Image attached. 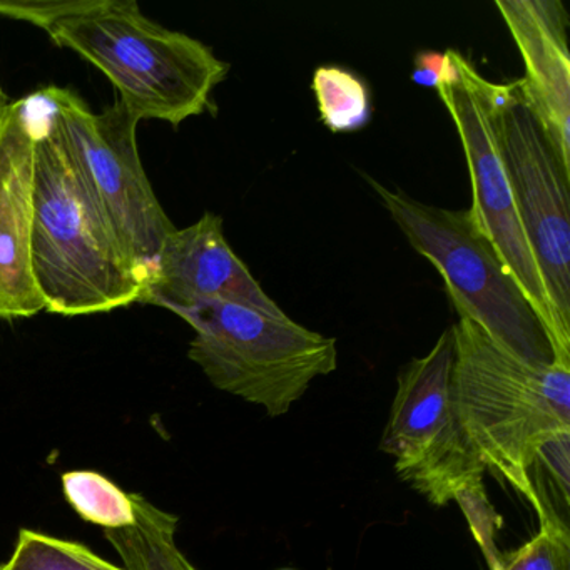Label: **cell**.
Instances as JSON below:
<instances>
[{
	"instance_id": "obj_8",
	"label": "cell",
	"mask_w": 570,
	"mask_h": 570,
	"mask_svg": "<svg viewBox=\"0 0 570 570\" xmlns=\"http://www.w3.org/2000/svg\"><path fill=\"white\" fill-rule=\"evenodd\" d=\"M450 51L455 71L436 88V95L445 105L465 153L472 183L470 218L495 249L542 322L552 343L556 365L570 368V342L557 326L539 266L517 216L509 176L500 156L493 128V82L487 81L460 52Z\"/></svg>"
},
{
	"instance_id": "obj_9",
	"label": "cell",
	"mask_w": 570,
	"mask_h": 570,
	"mask_svg": "<svg viewBox=\"0 0 570 570\" xmlns=\"http://www.w3.org/2000/svg\"><path fill=\"white\" fill-rule=\"evenodd\" d=\"M492 115L517 216L557 326L570 342V171L530 111L520 81L492 86Z\"/></svg>"
},
{
	"instance_id": "obj_1",
	"label": "cell",
	"mask_w": 570,
	"mask_h": 570,
	"mask_svg": "<svg viewBox=\"0 0 570 570\" xmlns=\"http://www.w3.org/2000/svg\"><path fill=\"white\" fill-rule=\"evenodd\" d=\"M42 101L29 249L46 309L89 315L139 303L145 282L106 219L51 105L45 96Z\"/></svg>"
},
{
	"instance_id": "obj_11",
	"label": "cell",
	"mask_w": 570,
	"mask_h": 570,
	"mask_svg": "<svg viewBox=\"0 0 570 570\" xmlns=\"http://www.w3.org/2000/svg\"><path fill=\"white\" fill-rule=\"evenodd\" d=\"M45 116L41 92L0 111V318L46 309L31 269L35 146Z\"/></svg>"
},
{
	"instance_id": "obj_4",
	"label": "cell",
	"mask_w": 570,
	"mask_h": 570,
	"mask_svg": "<svg viewBox=\"0 0 570 570\" xmlns=\"http://www.w3.org/2000/svg\"><path fill=\"white\" fill-rule=\"evenodd\" d=\"M368 183L410 245L435 266L459 315L517 358L556 365L547 330L469 212L423 205L375 179Z\"/></svg>"
},
{
	"instance_id": "obj_21",
	"label": "cell",
	"mask_w": 570,
	"mask_h": 570,
	"mask_svg": "<svg viewBox=\"0 0 570 570\" xmlns=\"http://www.w3.org/2000/svg\"><path fill=\"white\" fill-rule=\"evenodd\" d=\"M9 105L8 96L4 95V91L0 89V111L6 108V106Z\"/></svg>"
},
{
	"instance_id": "obj_13",
	"label": "cell",
	"mask_w": 570,
	"mask_h": 570,
	"mask_svg": "<svg viewBox=\"0 0 570 570\" xmlns=\"http://www.w3.org/2000/svg\"><path fill=\"white\" fill-rule=\"evenodd\" d=\"M135 522L105 530L106 539L121 556L126 570H198L176 546L178 519L148 499L132 493Z\"/></svg>"
},
{
	"instance_id": "obj_5",
	"label": "cell",
	"mask_w": 570,
	"mask_h": 570,
	"mask_svg": "<svg viewBox=\"0 0 570 570\" xmlns=\"http://www.w3.org/2000/svg\"><path fill=\"white\" fill-rule=\"evenodd\" d=\"M176 315L195 328L188 356L209 382L268 416L288 413L312 382L338 366L336 340L289 316L275 318L226 302L198 303Z\"/></svg>"
},
{
	"instance_id": "obj_19",
	"label": "cell",
	"mask_w": 570,
	"mask_h": 570,
	"mask_svg": "<svg viewBox=\"0 0 570 570\" xmlns=\"http://www.w3.org/2000/svg\"><path fill=\"white\" fill-rule=\"evenodd\" d=\"M537 463H542L547 473L556 480L563 502H569L570 433H562V435L549 440L540 449Z\"/></svg>"
},
{
	"instance_id": "obj_12",
	"label": "cell",
	"mask_w": 570,
	"mask_h": 570,
	"mask_svg": "<svg viewBox=\"0 0 570 570\" xmlns=\"http://www.w3.org/2000/svg\"><path fill=\"white\" fill-rule=\"evenodd\" d=\"M525 66L523 99L570 171L569 14L560 0H497Z\"/></svg>"
},
{
	"instance_id": "obj_2",
	"label": "cell",
	"mask_w": 570,
	"mask_h": 570,
	"mask_svg": "<svg viewBox=\"0 0 570 570\" xmlns=\"http://www.w3.org/2000/svg\"><path fill=\"white\" fill-rule=\"evenodd\" d=\"M453 332V402L463 429L487 470L537 510L532 470L540 449L570 433V368L517 358L465 315H459Z\"/></svg>"
},
{
	"instance_id": "obj_14",
	"label": "cell",
	"mask_w": 570,
	"mask_h": 570,
	"mask_svg": "<svg viewBox=\"0 0 570 570\" xmlns=\"http://www.w3.org/2000/svg\"><path fill=\"white\" fill-rule=\"evenodd\" d=\"M312 89L323 125L335 132H356L372 119V96L358 76L340 66H320L313 72Z\"/></svg>"
},
{
	"instance_id": "obj_18",
	"label": "cell",
	"mask_w": 570,
	"mask_h": 570,
	"mask_svg": "<svg viewBox=\"0 0 570 570\" xmlns=\"http://www.w3.org/2000/svg\"><path fill=\"white\" fill-rule=\"evenodd\" d=\"M455 502L462 509L470 530H472L473 539L479 543L483 557L490 569H493L499 559L500 552L495 546L497 530L502 525V519L490 503L489 495L485 492V485L472 487V489L463 490L456 495Z\"/></svg>"
},
{
	"instance_id": "obj_6",
	"label": "cell",
	"mask_w": 570,
	"mask_h": 570,
	"mask_svg": "<svg viewBox=\"0 0 570 570\" xmlns=\"http://www.w3.org/2000/svg\"><path fill=\"white\" fill-rule=\"evenodd\" d=\"M453 362L452 325L426 355L403 366L380 443L400 480L436 507L483 483L487 470L453 402Z\"/></svg>"
},
{
	"instance_id": "obj_22",
	"label": "cell",
	"mask_w": 570,
	"mask_h": 570,
	"mask_svg": "<svg viewBox=\"0 0 570 570\" xmlns=\"http://www.w3.org/2000/svg\"><path fill=\"white\" fill-rule=\"evenodd\" d=\"M283 570H292V569H283Z\"/></svg>"
},
{
	"instance_id": "obj_3",
	"label": "cell",
	"mask_w": 570,
	"mask_h": 570,
	"mask_svg": "<svg viewBox=\"0 0 570 570\" xmlns=\"http://www.w3.org/2000/svg\"><path fill=\"white\" fill-rule=\"evenodd\" d=\"M42 29L101 69L139 121L178 128L203 115L229 71L208 46L146 19L135 0H66Z\"/></svg>"
},
{
	"instance_id": "obj_15",
	"label": "cell",
	"mask_w": 570,
	"mask_h": 570,
	"mask_svg": "<svg viewBox=\"0 0 570 570\" xmlns=\"http://www.w3.org/2000/svg\"><path fill=\"white\" fill-rule=\"evenodd\" d=\"M62 490L82 519L105 530L122 529L135 522L132 493L122 492L101 473L89 470L65 473Z\"/></svg>"
},
{
	"instance_id": "obj_16",
	"label": "cell",
	"mask_w": 570,
	"mask_h": 570,
	"mask_svg": "<svg viewBox=\"0 0 570 570\" xmlns=\"http://www.w3.org/2000/svg\"><path fill=\"white\" fill-rule=\"evenodd\" d=\"M539 489V485H537ZM540 505L535 510L539 530L512 552L500 553L490 570H570V532L560 519L549 495L539 489Z\"/></svg>"
},
{
	"instance_id": "obj_20",
	"label": "cell",
	"mask_w": 570,
	"mask_h": 570,
	"mask_svg": "<svg viewBox=\"0 0 570 570\" xmlns=\"http://www.w3.org/2000/svg\"><path fill=\"white\" fill-rule=\"evenodd\" d=\"M452 51H422L416 55L412 81L423 88L436 89L453 75Z\"/></svg>"
},
{
	"instance_id": "obj_10",
	"label": "cell",
	"mask_w": 570,
	"mask_h": 570,
	"mask_svg": "<svg viewBox=\"0 0 570 570\" xmlns=\"http://www.w3.org/2000/svg\"><path fill=\"white\" fill-rule=\"evenodd\" d=\"M205 302H226L285 318L223 233L222 216L205 213L188 228L166 238L139 303L176 313Z\"/></svg>"
},
{
	"instance_id": "obj_7",
	"label": "cell",
	"mask_w": 570,
	"mask_h": 570,
	"mask_svg": "<svg viewBox=\"0 0 570 570\" xmlns=\"http://www.w3.org/2000/svg\"><path fill=\"white\" fill-rule=\"evenodd\" d=\"M41 92L146 288L159 252L176 228L142 169L136 145L139 119L121 101L95 115L71 89L51 86Z\"/></svg>"
},
{
	"instance_id": "obj_17",
	"label": "cell",
	"mask_w": 570,
	"mask_h": 570,
	"mask_svg": "<svg viewBox=\"0 0 570 570\" xmlns=\"http://www.w3.org/2000/svg\"><path fill=\"white\" fill-rule=\"evenodd\" d=\"M0 570H126L96 556L88 547L24 529L14 552Z\"/></svg>"
}]
</instances>
